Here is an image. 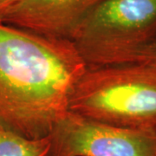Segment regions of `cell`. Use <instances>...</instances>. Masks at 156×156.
I'll return each mask as SVG.
<instances>
[{
  "mask_svg": "<svg viewBox=\"0 0 156 156\" xmlns=\"http://www.w3.org/2000/svg\"><path fill=\"white\" fill-rule=\"evenodd\" d=\"M136 62L156 64V35L150 43L141 50Z\"/></svg>",
  "mask_w": 156,
  "mask_h": 156,
  "instance_id": "52a82bcc",
  "label": "cell"
},
{
  "mask_svg": "<svg viewBox=\"0 0 156 156\" xmlns=\"http://www.w3.org/2000/svg\"><path fill=\"white\" fill-rule=\"evenodd\" d=\"M8 1H10V0H0V7L2 5H4L5 4H6Z\"/></svg>",
  "mask_w": 156,
  "mask_h": 156,
  "instance_id": "ba28073f",
  "label": "cell"
},
{
  "mask_svg": "<svg viewBox=\"0 0 156 156\" xmlns=\"http://www.w3.org/2000/svg\"><path fill=\"white\" fill-rule=\"evenodd\" d=\"M69 111L115 127L156 133V64L87 68L71 92Z\"/></svg>",
  "mask_w": 156,
  "mask_h": 156,
  "instance_id": "7a4b0ae2",
  "label": "cell"
},
{
  "mask_svg": "<svg viewBox=\"0 0 156 156\" xmlns=\"http://www.w3.org/2000/svg\"><path fill=\"white\" fill-rule=\"evenodd\" d=\"M86 69L69 39L0 22V124L28 139L49 136Z\"/></svg>",
  "mask_w": 156,
  "mask_h": 156,
  "instance_id": "6da1fadb",
  "label": "cell"
},
{
  "mask_svg": "<svg viewBox=\"0 0 156 156\" xmlns=\"http://www.w3.org/2000/svg\"><path fill=\"white\" fill-rule=\"evenodd\" d=\"M0 156H53L50 137L28 139L0 124Z\"/></svg>",
  "mask_w": 156,
  "mask_h": 156,
  "instance_id": "8992f818",
  "label": "cell"
},
{
  "mask_svg": "<svg viewBox=\"0 0 156 156\" xmlns=\"http://www.w3.org/2000/svg\"><path fill=\"white\" fill-rule=\"evenodd\" d=\"M156 35V0H101L70 41L87 68L135 62Z\"/></svg>",
  "mask_w": 156,
  "mask_h": 156,
  "instance_id": "3957f363",
  "label": "cell"
},
{
  "mask_svg": "<svg viewBox=\"0 0 156 156\" xmlns=\"http://www.w3.org/2000/svg\"><path fill=\"white\" fill-rule=\"evenodd\" d=\"M49 137L53 156H156V133L115 127L69 111Z\"/></svg>",
  "mask_w": 156,
  "mask_h": 156,
  "instance_id": "277c9868",
  "label": "cell"
},
{
  "mask_svg": "<svg viewBox=\"0 0 156 156\" xmlns=\"http://www.w3.org/2000/svg\"><path fill=\"white\" fill-rule=\"evenodd\" d=\"M101 0H10L0 22L34 33L70 39L80 22Z\"/></svg>",
  "mask_w": 156,
  "mask_h": 156,
  "instance_id": "5b68a950",
  "label": "cell"
}]
</instances>
